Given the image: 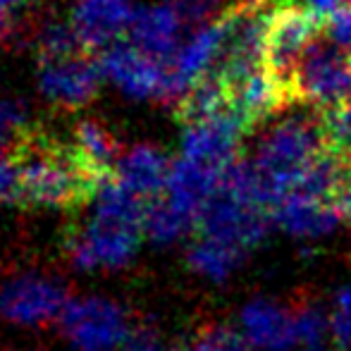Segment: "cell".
<instances>
[{
  "instance_id": "23",
  "label": "cell",
  "mask_w": 351,
  "mask_h": 351,
  "mask_svg": "<svg viewBox=\"0 0 351 351\" xmlns=\"http://www.w3.org/2000/svg\"><path fill=\"white\" fill-rule=\"evenodd\" d=\"M296 311V342L299 347H318L330 332V315L315 304H299Z\"/></svg>"
},
{
  "instance_id": "6",
  "label": "cell",
  "mask_w": 351,
  "mask_h": 351,
  "mask_svg": "<svg viewBox=\"0 0 351 351\" xmlns=\"http://www.w3.org/2000/svg\"><path fill=\"white\" fill-rule=\"evenodd\" d=\"M60 325L79 351H112L130 344L134 337L125 308L101 296L70 301Z\"/></svg>"
},
{
  "instance_id": "21",
  "label": "cell",
  "mask_w": 351,
  "mask_h": 351,
  "mask_svg": "<svg viewBox=\"0 0 351 351\" xmlns=\"http://www.w3.org/2000/svg\"><path fill=\"white\" fill-rule=\"evenodd\" d=\"M38 58L41 60H53V58H67L84 53L86 48L82 46L77 32L70 22H60V19H51L41 27L36 38ZM88 53V51H86Z\"/></svg>"
},
{
  "instance_id": "10",
  "label": "cell",
  "mask_w": 351,
  "mask_h": 351,
  "mask_svg": "<svg viewBox=\"0 0 351 351\" xmlns=\"http://www.w3.org/2000/svg\"><path fill=\"white\" fill-rule=\"evenodd\" d=\"M101 62L91 60L88 53H77L67 58L41 60L38 65V88L53 103L65 110L86 106L101 88Z\"/></svg>"
},
{
  "instance_id": "28",
  "label": "cell",
  "mask_w": 351,
  "mask_h": 351,
  "mask_svg": "<svg viewBox=\"0 0 351 351\" xmlns=\"http://www.w3.org/2000/svg\"><path fill=\"white\" fill-rule=\"evenodd\" d=\"M19 194V167L10 153L0 151V204L17 201Z\"/></svg>"
},
{
  "instance_id": "24",
  "label": "cell",
  "mask_w": 351,
  "mask_h": 351,
  "mask_svg": "<svg viewBox=\"0 0 351 351\" xmlns=\"http://www.w3.org/2000/svg\"><path fill=\"white\" fill-rule=\"evenodd\" d=\"M180 351H251L249 342L241 337V332H234L230 328H222V325H215V328H208L194 337L184 349Z\"/></svg>"
},
{
  "instance_id": "8",
  "label": "cell",
  "mask_w": 351,
  "mask_h": 351,
  "mask_svg": "<svg viewBox=\"0 0 351 351\" xmlns=\"http://www.w3.org/2000/svg\"><path fill=\"white\" fill-rule=\"evenodd\" d=\"M246 134L244 125L232 115V110H222L208 120H199L184 125L182 134V156L215 175H225V170L234 160H239V143Z\"/></svg>"
},
{
  "instance_id": "1",
  "label": "cell",
  "mask_w": 351,
  "mask_h": 351,
  "mask_svg": "<svg viewBox=\"0 0 351 351\" xmlns=\"http://www.w3.org/2000/svg\"><path fill=\"white\" fill-rule=\"evenodd\" d=\"M10 156L19 167L17 204L29 208H77L103 186L79 160L72 141L46 132L32 130Z\"/></svg>"
},
{
  "instance_id": "22",
  "label": "cell",
  "mask_w": 351,
  "mask_h": 351,
  "mask_svg": "<svg viewBox=\"0 0 351 351\" xmlns=\"http://www.w3.org/2000/svg\"><path fill=\"white\" fill-rule=\"evenodd\" d=\"M32 130L27 106L19 98H0V151L10 153Z\"/></svg>"
},
{
  "instance_id": "29",
  "label": "cell",
  "mask_w": 351,
  "mask_h": 351,
  "mask_svg": "<svg viewBox=\"0 0 351 351\" xmlns=\"http://www.w3.org/2000/svg\"><path fill=\"white\" fill-rule=\"evenodd\" d=\"M29 0H0V38L12 32V17Z\"/></svg>"
},
{
  "instance_id": "18",
  "label": "cell",
  "mask_w": 351,
  "mask_h": 351,
  "mask_svg": "<svg viewBox=\"0 0 351 351\" xmlns=\"http://www.w3.org/2000/svg\"><path fill=\"white\" fill-rule=\"evenodd\" d=\"M244 251L208 239V237H199L189 249V268L210 282L230 280L237 273V268L244 263Z\"/></svg>"
},
{
  "instance_id": "11",
  "label": "cell",
  "mask_w": 351,
  "mask_h": 351,
  "mask_svg": "<svg viewBox=\"0 0 351 351\" xmlns=\"http://www.w3.org/2000/svg\"><path fill=\"white\" fill-rule=\"evenodd\" d=\"M291 103H294V96H291L289 86L280 82L265 65L227 82V108L244 125L246 132L280 115Z\"/></svg>"
},
{
  "instance_id": "5",
  "label": "cell",
  "mask_w": 351,
  "mask_h": 351,
  "mask_svg": "<svg viewBox=\"0 0 351 351\" xmlns=\"http://www.w3.org/2000/svg\"><path fill=\"white\" fill-rule=\"evenodd\" d=\"M294 103L332 108L351 98V53L332 46L323 36L306 51L291 74Z\"/></svg>"
},
{
  "instance_id": "15",
  "label": "cell",
  "mask_w": 351,
  "mask_h": 351,
  "mask_svg": "<svg viewBox=\"0 0 351 351\" xmlns=\"http://www.w3.org/2000/svg\"><path fill=\"white\" fill-rule=\"evenodd\" d=\"M170 158L156 146H134L130 153L120 156L115 167V180L125 186L127 191H132L134 196H139L146 204L165 196L167 184H170L172 175Z\"/></svg>"
},
{
  "instance_id": "2",
  "label": "cell",
  "mask_w": 351,
  "mask_h": 351,
  "mask_svg": "<svg viewBox=\"0 0 351 351\" xmlns=\"http://www.w3.org/2000/svg\"><path fill=\"white\" fill-rule=\"evenodd\" d=\"M146 201L112 177L93 196L91 217L70 239L72 263L82 270H115L134 258L141 244Z\"/></svg>"
},
{
  "instance_id": "34",
  "label": "cell",
  "mask_w": 351,
  "mask_h": 351,
  "mask_svg": "<svg viewBox=\"0 0 351 351\" xmlns=\"http://www.w3.org/2000/svg\"><path fill=\"white\" fill-rule=\"evenodd\" d=\"M344 3H351V0H344Z\"/></svg>"
},
{
  "instance_id": "17",
  "label": "cell",
  "mask_w": 351,
  "mask_h": 351,
  "mask_svg": "<svg viewBox=\"0 0 351 351\" xmlns=\"http://www.w3.org/2000/svg\"><path fill=\"white\" fill-rule=\"evenodd\" d=\"M70 141L79 160L98 182L106 184L108 180L115 177L120 151H117V141L108 127H103L98 120H82L74 127Z\"/></svg>"
},
{
  "instance_id": "14",
  "label": "cell",
  "mask_w": 351,
  "mask_h": 351,
  "mask_svg": "<svg viewBox=\"0 0 351 351\" xmlns=\"http://www.w3.org/2000/svg\"><path fill=\"white\" fill-rule=\"evenodd\" d=\"M342 213L330 199L289 194L273 206V222L285 234L299 241H320L337 230Z\"/></svg>"
},
{
  "instance_id": "31",
  "label": "cell",
  "mask_w": 351,
  "mask_h": 351,
  "mask_svg": "<svg viewBox=\"0 0 351 351\" xmlns=\"http://www.w3.org/2000/svg\"><path fill=\"white\" fill-rule=\"evenodd\" d=\"M127 347H130V351H165L156 339V335L151 332H134V337H132V342Z\"/></svg>"
},
{
  "instance_id": "25",
  "label": "cell",
  "mask_w": 351,
  "mask_h": 351,
  "mask_svg": "<svg viewBox=\"0 0 351 351\" xmlns=\"http://www.w3.org/2000/svg\"><path fill=\"white\" fill-rule=\"evenodd\" d=\"M330 335L342 351H351V282L335 294L330 308Z\"/></svg>"
},
{
  "instance_id": "12",
  "label": "cell",
  "mask_w": 351,
  "mask_h": 351,
  "mask_svg": "<svg viewBox=\"0 0 351 351\" xmlns=\"http://www.w3.org/2000/svg\"><path fill=\"white\" fill-rule=\"evenodd\" d=\"M239 332L251 349L289 351L296 342V311L282 301L256 296L241 308Z\"/></svg>"
},
{
  "instance_id": "3",
  "label": "cell",
  "mask_w": 351,
  "mask_h": 351,
  "mask_svg": "<svg viewBox=\"0 0 351 351\" xmlns=\"http://www.w3.org/2000/svg\"><path fill=\"white\" fill-rule=\"evenodd\" d=\"M325 153L318 115L282 117L263 132L249 162L258 177L265 204L278 206L299 189L306 172Z\"/></svg>"
},
{
  "instance_id": "7",
  "label": "cell",
  "mask_w": 351,
  "mask_h": 351,
  "mask_svg": "<svg viewBox=\"0 0 351 351\" xmlns=\"http://www.w3.org/2000/svg\"><path fill=\"white\" fill-rule=\"evenodd\" d=\"M67 304L65 285L51 275L22 273L0 285V315L10 323L43 328L60 320Z\"/></svg>"
},
{
  "instance_id": "4",
  "label": "cell",
  "mask_w": 351,
  "mask_h": 351,
  "mask_svg": "<svg viewBox=\"0 0 351 351\" xmlns=\"http://www.w3.org/2000/svg\"><path fill=\"white\" fill-rule=\"evenodd\" d=\"M320 32L323 17L308 5L296 0H275L265 22V67L289 86L296 65L320 38Z\"/></svg>"
},
{
  "instance_id": "30",
  "label": "cell",
  "mask_w": 351,
  "mask_h": 351,
  "mask_svg": "<svg viewBox=\"0 0 351 351\" xmlns=\"http://www.w3.org/2000/svg\"><path fill=\"white\" fill-rule=\"evenodd\" d=\"M335 204H337L344 220L351 222V167H347V172H344V180L339 184L337 196H335Z\"/></svg>"
},
{
  "instance_id": "19",
  "label": "cell",
  "mask_w": 351,
  "mask_h": 351,
  "mask_svg": "<svg viewBox=\"0 0 351 351\" xmlns=\"http://www.w3.org/2000/svg\"><path fill=\"white\" fill-rule=\"evenodd\" d=\"M194 225L196 222L191 220L189 215H184L180 208H175L165 196H160V199L151 201V204L146 206L143 230H146L148 239L156 241V244H160V246L180 241L184 234H189Z\"/></svg>"
},
{
  "instance_id": "13",
  "label": "cell",
  "mask_w": 351,
  "mask_h": 351,
  "mask_svg": "<svg viewBox=\"0 0 351 351\" xmlns=\"http://www.w3.org/2000/svg\"><path fill=\"white\" fill-rule=\"evenodd\" d=\"M134 19L130 0H77L70 24L86 51H106L120 41Z\"/></svg>"
},
{
  "instance_id": "20",
  "label": "cell",
  "mask_w": 351,
  "mask_h": 351,
  "mask_svg": "<svg viewBox=\"0 0 351 351\" xmlns=\"http://www.w3.org/2000/svg\"><path fill=\"white\" fill-rule=\"evenodd\" d=\"M323 146L344 167H351V98L339 106L325 108L318 115Z\"/></svg>"
},
{
  "instance_id": "33",
  "label": "cell",
  "mask_w": 351,
  "mask_h": 351,
  "mask_svg": "<svg viewBox=\"0 0 351 351\" xmlns=\"http://www.w3.org/2000/svg\"><path fill=\"white\" fill-rule=\"evenodd\" d=\"M301 351H323V349H318V347H301Z\"/></svg>"
},
{
  "instance_id": "26",
  "label": "cell",
  "mask_w": 351,
  "mask_h": 351,
  "mask_svg": "<svg viewBox=\"0 0 351 351\" xmlns=\"http://www.w3.org/2000/svg\"><path fill=\"white\" fill-rule=\"evenodd\" d=\"M320 36L330 41L332 46L351 53V3L339 5L330 14L323 17V32Z\"/></svg>"
},
{
  "instance_id": "16",
  "label": "cell",
  "mask_w": 351,
  "mask_h": 351,
  "mask_svg": "<svg viewBox=\"0 0 351 351\" xmlns=\"http://www.w3.org/2000/svg\"><path fill=\"white\" fill-rule=\"evenodd\" d=\"M180 27L182 19L170 3L139 8L134 10V19L130 24V41L146 56L170 65L175 53L180 51Z\"/></svg>"
},
{
  "instance_id": "9",
  "label": "cell",
  "mask_w": 351,
  "mask_h": 351,
  "mask_svg": "<svg viewBox=\"0 0 351 351\" xmlns=\"http://www.w3.org/2000/svg\"><path fill=\"white\" fill-rule=\"evenodd\" d=\"M103 77L110 79L125 96L134 101H148V98L165 96L167 84V65L156 58L146 56L134 43L117 41L101 53Z\"/></svg>"
},
{
  "instance_id": "27",
  "label": "cell",
  "mask_w": 351,
  "mask_h": 351,
  "mask_svg": "<svg viewBox=\"0 0 351 351\" xmlns=\"http://www.w3.org/2000/svg\"><path fill=\"white\" fill-rule=\"evenodd\" d=\"M220 3L222 0H170L175 12L180 14L182 24H191V27L208 22L215 14V10L220 8Z\"/></svg>"
},
{
  "instance_id": "32",
  "label": "cell",
  "mask_w": 351,
  "mask_h": 351,
  "mask_svg": "<svg viewBox=\"0 0 351 351\" xmlns=\"http://www.w3.org/2000/svg\"><path fill=\"white\" fill-rule=\"evenodd\" d=\"M239 3H246V5H256V8H268V5H273L275 0H239Z\"/></svg>"
}]
</instances>
